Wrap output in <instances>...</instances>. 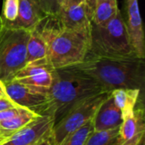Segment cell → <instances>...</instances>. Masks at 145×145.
Wrapping results in <instances>:
<instances>
[{
  "label": "cell",
  "instance_id": "obj_1",
  "mask_svg": "<svg viewBox=\"0 0 145 145\" xmlns=\"http://www.w3.org/2000/svg\"><path fill=\"white\" fill-rule=\"evenodd\" d=\"M68 68L88 76L106 91L144 88V60L136 56L115 58L88 52L83 62Z\"/></svg>",
  "mask_w": 145,
  "mask_h": 145
},
{
  "label": "cell",
  "instance_id": "obj_2",
  "mask_svg": "<svg viewBox=\"0 0 145 145\" xmlns=\"http://www.w3.org/2000/svg\"><path fill=\"white\" fill-rule=\"evenodd\" d=\"M35 29L46 43L47 60L52 70L77 65L89 52L90 32L63 27L58 15H45Z\"/></svg>",
  "mask_w": 145,
  "mask_h": 145
},
{
  "label": "cell",
  "instance_id": "obj_3",
  "mask_svg": "<svg viewBox=\"0 0 145 145\" xmlns=\"http://www.w3.org/2000/svg\"><path fill=\"white\" fill-rule=\"evenodd\" d=\"M52 76L44 115L51 117L54 124L80 102L106 91L93 79L71 68L52 70Z\"/></svg>",
  "mask_w": 145,
  "mask_h": 145
},
{
  "label": "cell",
  "instance_id": "obj_4",
  "mask_svg": "<svg viewBox=\"0 0 145 145\" xmlns=\"http://www.w3.org/2000/svg\"><path fill=\"white\" fill-rule=\"evenodd\" d=\"M89 53L115 58L137 57L120 10L113 19L103 26L91 22Z\"/></svg>",
  "mask_w": 145,
  "mask_h": 145
},
{
  "label": "cell",
  "instance_id": "obj_5",
  "mask_svg": "<svg viewBox=\"0 0 145 145\" xmlns=\"http://www.w3.org/2000/svg\"><path fill=\"white\" fill-rule=\"evenodd\" d=\"M30 32L6 26L0 30V80L10 82L25 66L26 45Z\"/></svg>",
  "mask_w": 145,
  "mask_h": 145
},
{
  "label": "cell",
  "instance_id": "obj_6",
  "mask_svg": "<svg viewBox=\"0 0 145 145\" xmlns=\"http://www.w3.org/2000/svg\"><path fill=\"white\" fill-rule=\"evenodd\" d=\"M110 93V91H104L92 96L70 109L52 128L51 132L54 145H61L68 136L92 121L97 109Z\"/></svg>",
  "mask_w": 145,
  "mask_h": 145
},
{
  "label": "cell",
  "instance_id": "obj_7",
  "mask_svg": "<svg viewBox=\"0 0 145 145\" xmlns=\"http://www.w3.org/2000/svg\"><path fill=\"white\" fill-rule=\"evenodd\" d=\"M11 81L47 95L53 81L52 68L47 59L32 62L20 69Z\"/></svg>",
  "mask_w": 145,
  "mask_h": 145
},
{
  "label": "cell",
  "instance_id": "obj_8",
  "mask_svg": "<svg viewBox=\"0 0 145 145\" xmlns=\"http://www.w3.org/2000/svg\"><path fill=\"white\" fill-rule=\"evenodd\" d=\"M4 86L7 97L17 106L44 116L48 105L47 95L34 91L14 81L4 84Z\"/></svg>",
  "mask_w": 145,
  "mask_h": 145
},
{
  "label": "cell",
  "instance_id": "obj_9",
  "mask_svg": "<svg viewBox=\"0 0 145 145\" xmlns=\"http://www.w3.org/2000/svg\"><path fill=\"white\" fill-rule=\"evenodd\" d=\"M123 9L126 15V18H123V20L132 47L137 57L144 60V34L138 0H124Z\"/></svg>",
  "mask_w": 145,
  "mask_h": 145
},
{
  "label": "cell",
  "instance_id": "obj_10",
  "mask_svg": "<svg viewBox=\"0 0 145 145\" xmlns=\"http://www.w3.org/2000/svg\"><path fill=\"white\" fill-rule=\"evenodd\" d=\"M54 125V121L51 117L47 115L39 116L0 145H34L52 130Z\"/></svg>",
  "mask_w": 145,
  "mask_h": 145
},
{
  "label": "cell",
  "instance_id": "obj_11",
  "mask_svg": "<svg viewBox=\"0 0 145 145\" xmlns=\"http://www.w3.org/2000/svg\"><path fill=\"white\" fill-rule=\"evenodd\" d=\"M63 27L78 32H91L92 16L85 3L78 5H62L57 15Z\"/></svg>",
  "mask_w": 145,
  "mask_h": 145
},
{
  "label": "cell",
  "instance_id": "obj_12",
  "mask_svg": "<svg viewBox=\"0 0 145 145\" xmlns=\"http://www.w3.org/2000/svg\"><path fill=\"white\" fill-rule=\"evenodd\" d=\"M145 132L144 110L134 109V111L122 117L119 129L121 144L139 145L144 140Z\"/></svg>",
  "mask_w": 145,
  "mask_h": 145
},
{
  "label": "cell",
  "instance_id": "obj_13",
  "mask_svg": "<svg viewBox=\"0 0 145 145\" xmlns=\"http://www.w3.org/2000/svg\"><path fill=\"white\" fill-rule=\"evenodd\" d=\"M93 132H105L116 129L122 123V115L110 95L100 104L93 120Z\"/></svg>",
  "mask_w": 145,
  "mask_h": 145
},
{
  "label": "cell",
  "instance_id": "obj_14",
  "mask_svg": "<svg viewBox=\"0 0 145 145\" xmlns=\"http://www.w3.org/2000/svg\"><path fill=\"white\" fill-rule=\"evenodd\" d=\"M45 15L37 0H19V9L16 19L13 22H5L3 25L31 32L36 28Z\"/></svg>",
  "mask_w": 145,
  "mask_h": 145
},
{
  "label": "cell",
  "instance_id": "obj_15",
  "mask_svg": "<svg viewBox=\"0 0 145 145\" xmlns=\"http://www.w3.org/2000/svg\"><path fill=\"white\" fill-rule=\"evenodd\" d=\"M40 115L33 113L31 110L22 109V110L17 115L0 124V133L4 138L8 139L15 132L34 121Z\"/></svg>",
  "mask_w": 145,
  "mask_h": 145
},
{
  "label": "cell",
  "instance_id": "obj_16",
  "mask_svg": "<svg viewBox=\"0 0 145 145\" xmlns=\"http://www.w3.org/2000/svg\"><path fill=\"white\" fill-rule=\"evenodd\" d=\"M140 91L139 89H116L111 91L114 102L121 110L122 117L134 111Z\"/></svg>",
  "mask_w": 145,
  "mask_h": 145
},
{
  "label": "cell",
  "instance_id": "obj_17",
  "mask_svg": "<svg viewBox=\"0 0 145 145\" xmlns=\"http://www.w3.org/2000/svg\"><path fill=\"white\" fill-rule=\"evenodd\" d=\"M47 59V45L40 33L36 30L30 32L26 45L25 65Z\"/></svg>",
  "mask_w": 145,
  "mask_h": 145
},
{
  "label": "cell",
  "instance_id": "obj_18",
  "mask_svg": "<svg viewBox=\"0 0 145 145\" xmlns=\"http://www.w3.org/2000/svg\"><path fill=\"white\" fill-rule=\"evenodd\" d=\"M117 0H97L92 17V22L103 26L109 22L119 11Z\"/></svg>",
  "mask_w": 145,
  "mask_h": 145
},
{
  "label": "cell",
  "instance_id": "obj_19",
  "mask_svg": "<svg viewBox=\"0 0 145 145\" xmlns=\"http://www.w3.org/2000/svg\"><path fill=\"white\" fill-rule=\"evenodd\" d=\"M119 129L120 127L105 132H93L84 145H120Z\"/></svg>",
  "mask_w": 145,
  "mask_h": 145
},
{
  "label": "cell",
  "instance_id": "obj_20",
  "mask_svg": "<svg viewBox=\"0 0 145 145\" xmlns=\"http://www.w3.org/2000/svg\"><path fill=\"white\" fill-rule=\"evenodd\" d=\"M93 132V123L90 121L68 136L61 145H84Z\"/></svg>",
  "mask_w": 145,
  "mask_h": 145
},
{
  "label": "cell",
  "instance_id": "obj_21",
  "mask_svg": "<svg viewBox=\"0 0 145 145\" xmlns=\"http://www.w3.org/2000/svg\"><path fill=\"white\" fill-rule=\"evenodd\" d=\"M19 9V0H3V23L13 22L17 17Z\"/></svg>",
  "mask_w": 145,
  "mask_h": 145
},
{
  "label": "cell",
  "instance_id": "obj_22",
  "mask_svg": "<svg viewBox=\"0 0 145 145\" xmlns=\"http://www.w3.org/2000/svg\"><path fill=\"white\" fill-rule=\"evenodd\" d=\"M46 15H57L62 6L63 0H37Z\"/></svg>",
  "mask_w": 145,
  "mask_h": 145
},
{
  "label": "cell",
  "instance_id": "obj_23",
  "mask_svg": "<svg viewBox=\"0 0 145 145\" xmlns=\"http://www.w3.org/2000/svg\"><path fill=\"white\" fill-rule=\"evenodd\" d=\"M24 108H14V109H7V110H3L0 112V124L14 117L15 115H17Z\"/></svg>",
  "mask_w": 145,
  "mask_h": 145
},
{
  "label": "cell",
  "instance_id": "obj_24",
  "mask_svg": "<svg viewBox=\"0 0 145 145\" xmlns=\"http://www.w3.org/2000/svg\"><path fill=\"white\" fill-rule=\"evenodd\" d=\"M19 106H17L13 101H11L8 97H1L0 98V112L3 111V110H7V109H14V108H18Z\"/></svg>",
  "mask_w": 145,
  "mask_h": 145
},
{
  "label": "cell",
  "instance_id": "obj_25",
  "mask_svg": "<svg viewBox=\"0 0 145 145\" xmlns=\"http://www.w3.org/2000/svg\"><path fill=\"white\" fill-rule=\"evenodd\" d=\"M51 131H49L48 133H46L43 137H42L34 145H54Z\"/></svg>",
  "mask_w": 145,
  "mask_h": 145
},
{
  "label": "cell",
  "instance_id": "obj_26",
  "mask_svg": "<svg viewBox=\"0 0 145 145\" xmlns=\"http://www.w3.org/2000/svg\"><path fill=\"white\" fill-rule=\"evenodd\" d=\"M97 0H85V3L88 9V11L91 15V16L93 17V14L94 11V8H95V3H96Z\"/></svg>",
  "mask_w": 145,
  "mask_h": 145
},
{
  "label": "cell",
  "instance_id": "obj_27",
  "mask_svg": "<svg viewBox=\"0 0 145 145\" xmlns=\"http://www.w3.org/2000/svg\"><path fill=\"white\" fill-rule=\"evenodd\" d=\"M85 3V0H63L62 5L68 6V5H78L81 3Z\"/></svg>",
  "mask_w": 145,
  "mask_h": 145
},
{
  "label": "cell",
  "instance_id": "obj_28",
  "mask_svg": "<svg viewBox=\"0 0 145 145\" xmlns=\"http://www.w3.org/2000/svg\"><path fill=\"white\" fill-rule=\"evenodd\" d=\"M5 97H7L6 91H5V86H4V84L0 80V98Z\"/></svg>",
  "mask_w": 145,
  "mask_h": 145
},
{
  "label": "cell",
  "instance_id": "obj_29",
  "mask_svg": "<svg viewBox=\"0 0 145 145\" xmlns=\"http://www.w3.org/2000/svg\"><path fill=\"white\" fill-rule=\"evenodd\" d=\"M6 140H7V139H6V138H4L2 136V134L0 133V144H3V142H5Z\"/></svg>",
  "mask_w": 145,
  "mask_h": 145
},
{
  "label": "cell",
  "instance_id": "obj_30",
  "mask_svg": "<svg viewBox=\"0 0 145 145\" xmlns=\"http://www.w3.org/2000/svg\"><path fill=\"white\" fill-rule=\"evenodd\" d=\"M2 27H3V20H2V16L0 15V30L2 29Z\"/></svg>",
  "mask_w": 145,
  "mask_h": 145
},
{
  "label": "cell",
  "instance_id": "obj_31",
  "mask_svg": "<svg viewBox=\"0 0 145 145\" xmlns=\"http://www.w3.org/2000/svg\"><path fill=\"white\" fill-rule=\"evenodd\" d=\"M139 145H144V140H143V141H142V142L140 143V144H139Z\"/></svg>",
  "mask_w": 145,
  "mask_h": 145
}]
</instances>
